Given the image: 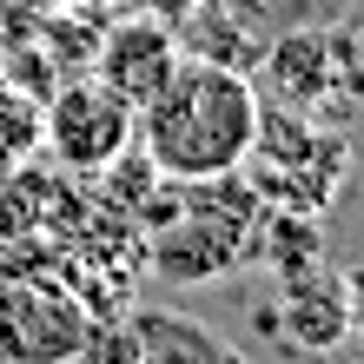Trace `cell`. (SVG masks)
I'll return each mask as SVG.
<instances>
[{
  "label": "cell",
  "instance_id": "obj_1",
  "mask_svg": "<svg viewBox=\"0 0 364 364\" xmlns=\"http://www.w3.org/2000/svg\"><path fill=\"white\" fill-rule=\"evenodd\" d=\"M252 133H259V87L219 60H179V73L133 113L139 159L159 179L245 173Z\"/></svg>",
  "mask_w": 364,
  "mask_h": 364
},
{
  "label": "cell",
  "instance_id": "obj_2",
  "mask_svg": "<svg viewBox=\"0 0 364 364\" xmlns=\"http://www.w3.org/2000/svg\"><path fill=\"white\" fill-rule=\"evenodd\" d=\"M252 192L259 199H272L278 212H325L331 205V192L338 179H345V139H331V133H318V126H305L298 113H265L259 106V133H252Z\"/></svg>",
  "mask_w": 364,
  "mask_h": 364
},
{
  "label": "cell",
  "instance_id": "obj_3",
  "mask_svg": "<svg viewBox=\"0 0 364 364\" xmlns=\"http://www.w3.org/2000/svg\"><path fill=\"white\" fill-rule=\"evenodd\" d=\"M40 146L67 173H106L113 159L133 153V106L100 73H80L67 87H53L40 106Z\"/></svg>",
  "mask_w": 364,
  "mask_h": 364
},
{
  "label": "cell",
  "instance_id": "obj_4",
  "mask_svg": "<svg viewBox=\"0 0 364 364\" xmlns=\"http://www.w3.org/2000/svg\"><path fill=\"white\" fill-rule=\"evenodd\" d=\"M93 305L53 278H0V364H67L87 358Z\"/></svg>",
  "mask_w": 364,
  "mask_h": 364
},
{
  "label": "cell",
  "instance_id": "obj_5",
  "mask_svg": "<svg viewBox=\"0 0 364 364\" xmlns=\"http://www.w3.org/2000/svg\"><path fill=\"white\" fill-rule=\"evenodd\" d=\"M259 331L272 338L278 351H298V358L338 351L351 338L338 272L325 259H318V265H298V272H278V291H272V305L259 311Z\"/></svg>",
  "mask_w": 364,
  "mask_h": 364
},
{
  "label": "cell",
  "instance_id": "obj_6",
  "mask_svg": "<svg viewBox=\"0 0 364 364\" xmlns=\"http://www.w3.org/2000/svg\"><path fill=\"white\" fill-rule=\"evenodd\" d=\"M87 358H119V364H232V338L186 311H126L113 331L87 338Z\"/></svg>",
  "mask_w": 364,
  "mask_h": 364
},
{
  "label": "cell",
  "instance_id": "obj_7",
  "mask_svg": "<svg viewBox=\"0 0 364 364\" xmlns=\"http://www.w3.org/2000/svg\"><path fill=\"white\" fill-rule=\"evenodd\" d=\"M179 60H186V47H179V33L166 27V20H153V14H126V20H113V27L100 33L93 73L139 113V106L179 73Z\"/></svg>",
  "mask_w": 364,
  "mask_h": 364
},
{
  "label": "cell",
  "instance_id": "obj_8",
  "mask_svg": "<svg viewBox=\"0 0 364 364\" xmlns=\"http://www.w3.org/2000/svg\"><path fill=\"white\" fill-rule=\"evenodd\" d=\"M351 40H318V33H291L265 53V80L285 106H325V93H338V73L351 67Z\"/></svg>",
  "mask_w": 364,
  "mask_h": 364
},
{
  "label": "cell",
  "instance_id": "obj_9",
  "mask_svg": "<svg viewBox=\"0 0 364 364\" xmlns=\"http://www.w3.org/2000/svg\"><path fill=\"white\" fill-rule=\"evenodd\" d=\"M27 153H40V100L0 80V173H20Z\"/></svg>",
  "mask_w": 364,
  "mask_h": 364
},
{
  "label": "cell",
  "instance_id": "obj_10",
  "mask_svg": "<svg viewBox=\"0 0 364 364\" xmlns=\"http://www.w3.org/2000/svg\"><path fill=\"white\" fill-rule=\"evenodd\" d=\"M338 291H345V318H351V331H364V265H345V272H338Z\"/></svg>",
  "mask_w": 364,
  "mask_h": 364
},
{
  "label": "cell",
  "instance_id": "obj_11",
  "mask_svg": "<svg viewBox=\"0 0 364 364\" xmlns=\"http://www.w3.org/2000/svg\"><path fill=\"white\" fill-rule=\"evenodd\" d=\"M33 7H67V0H33Z\"/></svg>",
  "mask_w": 364,
  "mask_h": 364
},
{
  "label": "cell",
  "instance_id": "obj_12",
  "mask_svg": "<svg viewBox=\"0 0 364 364\" xmlns=\"http://www.w3.org/2000/svg\"><path fill=\"white\" fill-rule=\"evenodd\" d=\"M358 60H364V33H358Z\"/></svg>",
  "mask_w": 364,
  "mask_h": 364
}]
</instances>
